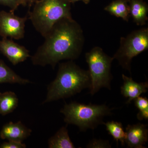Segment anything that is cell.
<instances>
[{"instance_id": "603a6c76", "label": "cell", "mask_w": 148, "mask_h": 148, "mask_svg": "<svg viewBox=\"0 0 148 148\" xmlns=\"http://www.w3.org/2000/svg\"><path fill=\"white\" fill-rule=\"evenodd\" d=\"M71 3H75L76 2L79 1H82L84 3L86 4H88L89 2H90V0H70Z\"/></svg>"}, {"instance_id": "9a60e30c", "label": "cell", "mask_w": 148, "mask_h": 148, "mask_svg": "<svg viewBox=\"0 0 148 148\" xmlns=\"http://www.w3.org/2000/svg\"><path fill=\"white\" fill-rule=\"evenodd\" d=\"M31 83L29 80L23 78L0 59V84H27Z\"/></svg>"}, {"instance_id": "3957f363", "label": "cell", "mask_w": 148, "mask_h": 148, "mask_svg": "<svg viewBox=\"0 0 148 148\" xmlns=\"http://www.w3.org/2000/svg\"><path fill=\"white\" fill-rule=\"evenodd\" d=\"M71 4L70 0H37L28 12V18L44 38L57 21L72 17Z\"/></svg>"}, {"instance_id": "ba28073f", "label": "cell", "mask_w": 148, "mask_h": 148, "mask_svg": "<svg viewBox=\"0 0 148 148\" xmlns=\"http://www.w3.org/2000/svg\"><path fill=\"white\" fill-rule=\"evenodd\" d=\"M0 51L14 66L24 62L31 56L25 47L8 38H3L0 40Z\"/></svg>"}, {"instance_id": "44dd1931", "label": "cell", "mask_w": 148, "mask_h": 148, "mask_svg": "<svg viewBox=\"0 0 148 148\" xmlns=\"http://www.w3.org/2000/svg\"><path fill=\"white\" fill-rule=\"evenodd\" d=\"M27 147L25 144L21 142L14 141H8L4 142L0 145L1 148H25Z\"/></svg>"}, {"instance_id": "ac0fdd59", "label": "cell", "mask_w": 148, "mask_h": 148, "mask_svg": "<svg viewBox=\"0 0 148 148\" xmlns=\"http://www.w3.org/2000/svg\"><path fill=\"white\" fill-rule=\"evenodd\" d=\"M88 148H110L112 147L108 140L94 139L90 140L86 146Z\"/></svg>"}, {"instance_id": "7a4b0ae2", "label": "cell", "mask_w": 148, "mask_h": 148, "mask_svg": "<svg viewBox=\"0 0 148 148\" xmlns=\"http://www.w3.org/2000/svg\"><path fill=\"white\" fill-rule=\"evenodd\" d=\"M90 85L88 70H84L73 61L60 63L56 78L48 86L43 104L71 97Z\"/></svg>"}, {"instance_id": "5bb4252c", "label": "cell", "mask_w": 148, "mask_h": 148, "mask_svg": "<svg viewBox=\"0 0 148 148\" xmlns=\"http://www.w3.org/2000/svg\"><path fill=\"white\" fill-rule=\"evenodd\" d=\"M49 148H75L66 126H63L48 140Z\"/></svg>"}, {"instance_id": "6da1fadb", "label": "cell", "mask_w": 148, "mask_h": 148, "mask_svg": "<svg viewBox=\"0 0 148 148\" xmlns=\"http://www.w3.org/2000/svg\"><path fill=\"white\" fill-rule=\"evenodd\" d=\"M44 42L31 56L33 64L53 69L60 61H73L79 57L84 45L81 26L73 18H62L44 37Z\"/></svg>"}, {"instance_id": "9c48e42d", "label": "cell", "mask_w": 148, "mask_h": 148, "mask_svg": "<svg viewBox=\"0 0 148 148\" xmlns=\"http://www.w3.org/2000/svg\"><path fill=\"white\" fill-rule=\"evenodd\" d=\"M125 145L127 148H144L148 140L147 125L141 123L128 125L125 127Z\"/></svg>"}, {"instance_id": "4fadbf2b", "label": "cell", "mask_w": 148, "mask_h": 148, "mask_svg": "<svg viewBox=\"0 0 148 148\" xmlns=\"http://www.w3.org/2000/svg\"><path fill=\"white\" fill-rule=\"evenodd\" d=\"M104 10L126 21H128L130 16L129 0H115L106 6Z\"/></svg>"}, {"instance_id": "8fae6325", "label": "cell", "mask_w": 148, "mask_h": 148, "mask_svg": "<svg viewBox=\"0 0 148 148\" xmlns=\"http://www.w3.org/2000/svg\"><path fill=\"white\" fill-rule=\"evenodd\" d=\"M123 84L121 87V92L125 98H128L126 104H129L143 93H146L148 89V82L138 83L132 77L122 75Z\"/></svg>"}, {"instance_id": "5b68a950", "label": "cell", "mask_w": 148, "mask_h": 148, "mask_svg": "<svg viewBox=\"0 0 148 148\" xmlns=\"http://www.w3.org/2000/svg\"><path fill=\"white\" fill-rule=\"evenodd\" d=\"M85 58L90 76V94L94 95L103 88L111 90L113 57L106 54L101 47H95L86 53Z\"/></svg>"}, {"instance_id": "30bf717a", "label": "cell", "mask_w": 148, "mask_h": 148, "mask_svg": "<svg viewBox=\"0 0 148 148\" xmlns=\"http://www.w3.org/2000/svg\"><path fill=\"white\" fill-rule=\"evenodd\" d=\"M32 130L24 125L21 121L6 123L1 130L0 138L3 140L22 143L31 135Z\"/></svg>"}, {"instance_id": "e0dca14e", "label": "cell", "mask_w": 148, "mask_h": 148, "mask_svg": "<svg viewBox=\"0 0 148 148\" xmlns=\"http://www.w3.org/2000/svg\"><path fill=\"white\" fill-rule=\"evenodd\" d=\"M106 130L108 133L116 141L117 144L120 142L122 145L124 146L125 138V132L122 124L119 122L111 121L104 123Z\"/></svg>"}, {"instance_id": "7c38bea8", "label": "cell", "mask_w": 148, "mask_h": 148, "mask_svg": "<svg viewBox=\"0 0 148 148\" xmlns=\"http://www.w3.org/2000/svg\"><path fill=\"white\" fill-rule=\"evenodd\" d=\"M130 16L138 26L146 24L148 18V6L143 0H129Z\"/></svg>"}, {"instance_id": "7402d4cb", "label": "cell", "mask_w": 148, "mask_h": 148, "mask_svg": "<svg viewBox=\"0 0 148 148\" xmlns=\"http://www.w3.org/2000/svg\"><path fill=\"white\" fill-rule=\"evenodd\" d=\"M36 1L37 0H21V5L23 6H28L30 9Z\"/></svg>"}, {"instance_id": "277c9868", "label": "cell", "mask_w": 148, "mask_h": 148, "mask_svg": "<svg viewBox=\"0 0 148 148\" xmlns=\"http://www.w3.org/2000/svg\"><path fill=\"white\" fill-rule=\"evenodd\" d=\"M112 109L106 105L85 104L73 102L65 104L60 112L64 116L67 124L76 125L81 131L94 130L103 124L105 116L112 114Z\"/></svg>"}, {"instance_id": "52a82bcc", "label": "cell", "mask_w": 148, "mask_h": 148, "mask_svg": "<svg viewBox=\"0 0 148 148\" xmlns=\"http://www.w3.org/2000/svg\"><path fill=\"white\" fill-rule=\"evenodd\" d=\"M28 15L23 17L16 16L14 12L0 11V36L3 38L15 40L23 38L25 35V23Z\"/></svg>"}, {"instance_id": "8992f818", "label": "cell", "mask_w": 148, "mask_h": 148, "mask_svg": "<svg viewBox=\"0 0 148 148\" xmlns=\"http://www.w3.org/2000/svg\"><path fill=\"white\" fill-rule=\"evenodd\" d=\"M148 49V28H142L121 38L119 47L113 58L118 61L123 69L131 74L133 58Z\"/></svg>"}, {"instance_id": "ffe728a7", "label": "cell", "mask_w": 148, "mask_h": 148, "mask_svg": "<svg viewBox=\"0 0 148 148\" xmlns=\"http://www.w3.org/2000/svg\"><path fill=\"white\" fill-rule=\"evenodd\" d=\"M21 0H0V4L8 7L10 11L14 12L21 5Z\"/></svg>"}, {"instance_id": "d6986e66", "label": "cell", "mask_w": 148, "mask_h": 148, "mask_svg": "<svg viewBox=\"0 0 148 148\" xmlns=\"http://www.w3.org/2000/svg\"><path fill=\"white\" fill-rule=\"evenodd\" d=\"M134 101L135 106L139 110V112L148 110V99L147 97L140 96Z\"/></svg>"}, {"instance_id": "2e32d148", "label": "cell", "mask_w": 148, "mask_h": 148, "mask_svg": "<svg viewBox=\"0 0 148 148\" xmlns=\"http://www.w3.org/2000/svg\"><path fill=\"white\" fill-rule=\"evenodd\" d=\"M18 102L14 92H0V114L5 116L12 112L18 106Z\"/></svg>"}]
</instances>
